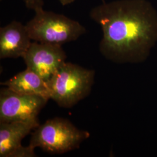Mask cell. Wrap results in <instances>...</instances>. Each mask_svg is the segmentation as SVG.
Segmentation results:
<instances>
[{"mask_svg":"<svg viewBox=\"0 0 157 157\" xmlns=\"http://www.w3.org/2000/svg\"><path fill=\"white\" fill-rule=\"evenodd\" d=\"M101 26L99 50L117 63L144 62L157 43V10L148 0H114L92 8Z\"/></svg>","mask_w":157,"mask_h":157,"instance_id":"1","label":"cell"},{"mask_svg":"<svg viewBox=\"0 0 157 157\" xmlns=\"http://www.w3.org/2000/svg\"><path fill=\"white\" fill-rule=\"evenodd\" d=\"M95 71L65 62L47 82L50 99L59 107L70 108L89 95Z\"/></svg>","mask_w":157,"mask_h":157,"instance_id":"2","label":"cell"},{"mask_svg":"<svg viewBox=\"0 0 157 157\" xmlns=\"http://www.w3.org/2000/svg\"><path fill=\"white\" fill-rule=\"evenodd\" d=\"M90 136L87 131L78 129L67 119L54 118L34 130L29 145L48 153L61 154L78 149Z\"/></svg>","mask_w":157,"mask_h":157,"instance_id":"3","label":"cell"},{"mask_svg":"<svg viewBox=\"0 0 157 157\" xmlns=\"http://www.w3.org/2000/svg\"><path fill=\"white\" fill-rule=\"evenodd\" d=\"M25 25L32 40L54 45L74 41L86 32L78 21L44 9L35 12L34 17Z\"/></svg>","mask_w":157,"mask_h":157,"instance_id":"4","label":"cell"},{"mask_svg":"<svg viewBox=\"0 0 157 157\" xmlns=\"http://www.w3.org/2000/svg\"><path fill=\"white\" fill-rule=\"evenodd\" d=\"M49 100L17 93L8 87L0 90V122L39 121L38 115Z\"/></svg>","mask_w":157,"mask_h":157,"instance_id":"5","label":"cell"},{"mask_svg":"<svg viewBox=\"0 0 157 157\" xmlns=\"http://www.w3.org/2000/svg\"><path fill=\"white\" fill-rule=\"evenodd\" d=\"M22 58L27 68L47 82L66 62L67 56L62 45L34 41Z\"/></svg>","mask_w":157,"mask_h":157,"instance_id":"6","label":"cell"},{"mask_svg":"<svg viewBox=\"0 0 157 157\" xmlns=\"http://www.w3.org/2000/svg\"><path fill=\"white\" fill-rule=\"evenodd\" d=\"M39 121L0 122V157H34V148L23 139L39 126Z\"/></svg>","mask_w":157,"mask_h":157,"instance_id":"7","label":"cell"},{"mask_svg":"<svg viewBox=\"0 0 157 157\" xmlns=\"http://www.w3.org/2000/svg\"><path fill=\"white\" fill-rule=\"evenodd\" d=\"M26 25L13 21L0 28V58H22L32 44Z\"/></svg>","mask_w":157,"mask_h":157,"instance_id":"8","label":"cell"},{"mask_svg":"<svg viewBox=\"0 0 157 157\" xmlns=\"http://www.w3.org/2000/svg\"><path fill=\"white\" fill-rule=\"evenodd\" d=\"M10 89L20 94L38 95L50 99L47 82L37 73L27 68L13 77L1 83Z\"/></svg>","mask_w":157,"mask_h":157,"instance_id":"9","label":"cell"},{"mask_svg":"<svg viewBox=\"0 0 157 157\" xmlns=\"http://www.w3.org/2000/svg\"><path fill=\"white\" fill-rule=\"evenodd\" d=\"M26 6L34 11H37L43 9L44 0H23Z\"/></svg>","mask_w":157,"mask_h":157,"instance_id":"10","label":"cell"},{"mask_svg":"<svg viewBox=\"0 0 157 157\" xmlns=\"http://www.w3.org/2000/svg\"><path fill=\"white\" fill-rule=\"evenodd\" d=\"M62 6H65L72 4L75 1V0H58Z\"/></svg>","mask_w":157,"mask_h":157,"instance_id":"11","label":"cell"},{"mask_svg":"<svg viewBox=\"0 0 157 157\" xmlns=\"http://www.w3.org/2000/svg\"><path fill=\"white\" fill-rule=\"evenodd\" d=\"M1 1H2V0H1Z\"/></svg>","mask_w":157,"mask_h":157,"instance_id":"12","label":"cell"}]
</instances>
